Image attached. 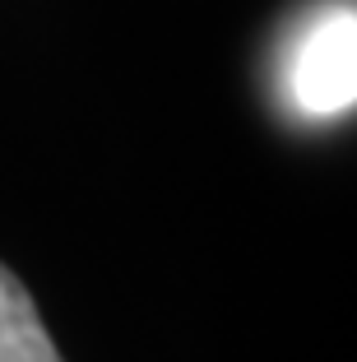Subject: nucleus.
<instances>
[{"instance_id":"nucleus-1","label":"nucleus","mask_w":357,"mask_h":362,"mask_svg":"<svg viewBox=\"0 0 357 362\" xmlns=\"http://www.w3.org/2000/svg\"><path fill=\"white\" fill-rule=\"evenodd\" d=\"M288 107L306 121H334L353 112L357 98V10L353 0H329L283 52Z\"/></svg>"},{"instance_id":"nucleus-2","label":"nucleus","mask_w":357,"mask_h":362,"mask_svg":"<svg viewBox=\"0 0 357 362\" xmlns=\"http://www.w3.org/2000/svg\"><path fill=\"white\" fill-rule=\"evenodd\" d=\"M0 362H65L14 269L0 265Z\"/></svg>"}]
</instances>
